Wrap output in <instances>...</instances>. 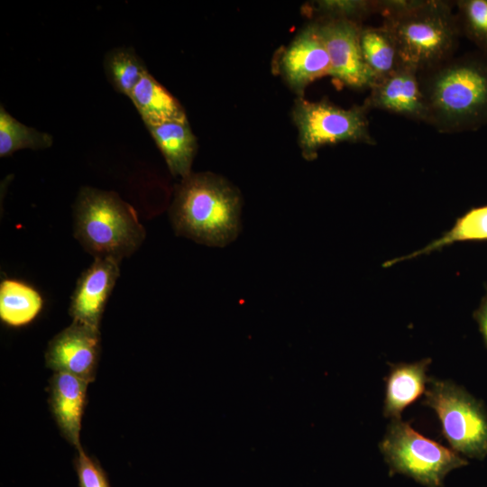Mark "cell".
<instances>
[{"mask_svg":"<svg viewBox=\"0 0 487 487\" xmlns=\"http://www.w3.org/2000/svg\"><path fill=\"white\" fill-rule=\"evenodd\" d=\"M279 71L299 96L313 81L330 75L331 62L315 23L306 26L280 53Z\"/></svg>","mask_w":487,"mask_h":487,"instance_id":"10","label":"cell"},{"mask_svg":"<svg viewBox=\"0 0 487 487\" xmlns=\"http://www.w3.org/2000/svg\"><path fill=\"white\" fill-rule=\"evenodd\" d=\"M379 448L391 473L408 476L425 487H442L450 472L468 464L465 457L421 435L401 418L391 420Z\"/></svg>","mask_w":487,"mask_h":487,"instance_id":"5","label":"cell"},{"mask_svg":"<svg viewBox=\"0 0 487 487\" xmlns=\"http://www.w3.org/2000/svg\"><path fill=\"white\" fill-rule=\"evenodd\" d=\"M173 176L185 179L191 172L197 139L188 120L146 126Z\"/></svg>","mask_w":487,"mask_h":487,"instance_id":"15","label":"cell"},{"mask_svg":"<svg viewBox=\"0 0 487 487\" xmlns=\"http://www.w3.org/2000/svg\"><path fill=\"white\" fill-rule=\"evenodd\" d=\"M396 37L404 64L418 72L452 58L461 33L450 2L408 0L383 23Z\"/></svg>","mask_w":487,"mask_h":487,"instance_id":"4","label":"cell"},{"mask_svg":"<svg viewBox=\"0 0 487 487\" xmlns=\"http://www.w3.org/2000/svg\"><path fill=\"white\" fill-rule=\"evenodd\" d=\"M425 123L440 133L476 130L487 124V53L451 58L418 72Z\"/></svg>","mask_w":487,"mask_h":487,"instance_id":"1","label":"cell"},{"mask_svg":"<svg viewBox=\"0 0 487 487\" xmlns=\"http://www.w3.org/2000/svg\"><path fill=\"white\" fill-rule=\"evenodd\" d=\"M101 348L99 329L72 321L48 344L46 366L87 382L95 380Z\"/></svg>","mask_w":487,"mask_h":487,"instance_id":"9","label":"cell"},{"mask_svg":"<svg viewBox=\"0 0 487 487\" xmlns=\"http://www.w3.org/2000/svg\"><path fill=\"white\" fill-rule=\"evenodd\" d=\"M88 382L67 372H54L49 382V404L63 437L77 449Z\"/></svg>","mask_w":487,"mask_h":487,"instance_id":"13","label":"cell"},{"mask_svg":"<svg viewBox=\"0 0 487 487\" xmlns=\"http://www.w3.org/2000/svg\"><path fill=\"white\" fill-rule=\"evenodd\" d=\"M363 105L425 123L426 108L418 71L403 64L389 76L375 81Z\"/></svg>","mask_w":487,"mask_h":487,"instance_id":"12","label":"cell"},{"mask_svg":"<svg viewBox=\"0 0 487 487\" xmlns=\"http://www.w3.org/2000/svg\"><path fill=\"white\" fill-rule=\"evenodd\" d=\"M359 40L363 59L374 82L404 64L396 37L384 23L378 27L362 26Z\"/></svg>","mask_w":487,"mask_h":487,"instance_id":"17","label":"cell"},{"mask_svg":"<svg viewBox=\"0 0 487 487\" xmlns=\"http://www.w3.org/2000/svg\"><path fill=\"white\" fill-rule=\"evenodd\" d=\"M75 458V469L80 487H110L106 473L99 463L86 455L82 447Z\"/></svg>","mask_w":487,"mask_h":487,"instance_id":"24","label":"cell"},{"mask_svg":"<svg viewBox=\"0 0 487 487\" xmlns=\"http://www.w3.org/2000/svg\"><path fill=\"white\" fill-rule=\"evenodd\" d=\"M314 11L320 19H345L361 24L362 20L379 14L378 0L317 1Z\"/></svg>","mask_w":487,"mask_h":487,"instance_id":"23","label":"cell"},{"mask_svg":"<svg viewBox=\"0 0 487 487\" xmlns=\"http://www.w3.org/2000/svg\"><path fill=\"white\" fill-rule=\"evenodd\" d=\"M74 236L94 259L121 261L145 239L136 211L116 193L82 188L73 207Z\"/></svg>","mask_w":487,"mask_h":487,"instance_id":"3","label":"cell"},{"mask_svg":"<svg viewBox=\"0 0 487 487\" xmlns=\"http://www.w3.org/2000/svg\"><path fill=\"white\" fill-rule=\"evenodd\" d=\"M129 98L146 126L188 120L180 103L149 71L133 89Z\"/></svg>","mask_w":487,"mask_h":487,"instance_id":"16","label":"cell"},{"mask_svg":"<svg viewBox=\"0 0 487 487\" xmlns=\"http://www.w3.org/2000/svg\"><path fill=\"white\" fill-rule=\"evenodd\" d=\"M461 32L487 53V0L455 2Z\"/></svg>","mask_w":487,"mask_h":487,"instance_id":"22","label":"cell"},{"mask_svg":"<svg viewBox=\"0 0 487 487\" xmlns=\"http://www.w3.org/2000/svg\"><path fill=\"white\" fill-rule=\"evenodd\" d=\"M104 70L114 89L128 97L148 72L142 59L133 49L128 47L109 51L104 59Z\"/></svg>","mask_w":487,"mask_h":487,"instance_id":"20","label":"cell"},{"mask_svg":"<svg viewBox=\"0 0 487 487\" xmlns=\"http://www.w3.org/2000/svg\"><path fill=\"white\" fill-rule=\"evenodd\" d=\"M474 318L478 323L480 332L487 346V294L474 312Z\"/></svg>","mask_w":487,"mask_h":487,"instance_id":"25","label":"cell"},{"mask_svg":"<svg viewBox=\"0 0 487 487\" xmlns=\"http://www.w3.org/2000/svg\"><path fill=\"white\" fill-rule=\"evenodd\" d=\"M43 299L32 286L18 280L5 279L0 283V318L14 327L23 326L41 313Z\"/></svg>","mask_w":487,"mask_h":487,"instance_id":"18","label":"cell"},{"mask_svg":"<svg viewBox=\"0 0 487 487\" xmlns=\"http://www.w3.org/2000/svg\"><path fill=\"white\" fill-rule=\"evenodd\" d=\"M423 405L436 414L450 448L464 457L487 456V410L482 401L452 381L429 377Z\"/></svg>","mask_w":487,"mask_h":487,"instance_id":"6","label":"cell"},{"mask_svg":"<svg viewBox=\"0 0 487 487\" xmlns=\"http://www.w3.org/2000/svg\"><path fill=\"white\" fill-rule=\"evenodd\" d=\"M330 58V77L354 89H369L374 78L363 59L360 47L362 24L345 19L315 22Z\"/></svg>","mask_w":487,"mask_h":487,"instance_id":"8","label":"cell"},{"mask_svg":"<svg viewBox=\"0 0 487 487\" xmlns=\"http://www.w3.org/2000/svg\"><path fill=\"white\" fill-rule=\"evenodd\" d=\"M51 134L27 126L3 106H0V157H7L22 149L41 150L52 145Z\"/></svg>","mask_w":487,"mask_h":487,"instance_id":"21","label":"cell"},{"mask_svg":"<svg viewBox=\"0 0 487 487\" xmlns=\"http://www.w3.org/2000/svg\"><path fill=\"white\" fill-rule=\"evenodd\" d=\"M120 262L96 258L78 277L69 313L75 322L99 329L106 302L120 276Z\"/></svg>","mask_w":487,"mask_h":487,"instance_id":"11","label":"cell"},{"mask_svg":"<svg viewBox=\"0 0 487 487\" xmlns=\"http://www.w3.org/2000/svg\"><path fill=\"white\" fill-rule=\"evenodd\" d=\"M432 360L424 358L413 363L391 364L385 379L383 416L400 419L402 412L425 394L429 377L427 370Z\"/></svg>","mask_w":487,"mask_h":487,"instance_id":"14","label":"cell"},{"mask_svg":"<svg viewBox=\"0 0 487 487\" xmlns=\"http://www.w3.org/2000/svg\"><path fill=\"white\" fill-rule=\"evenodd\" d=\"M239 190L212 172L191 173L176 187L170 207L175 234L211 247H225L241 230Z\"/></svg>","mask_w":487,"mask_h":487,"instance_id":"2","label":"cell"},{"mask_svg":"<svg viewBox=\"0 0 487 487\" xmlns=\"http://www.w3.org/2000/svg\"><path fill=\"white\" fill-rule=\"evenodd\" d=\"M481 240H487V206L472 208L459 217L455 225L441 237L408 255L388 261L383 266L388 267L405 260L427 254L457 242Z\"/></svg>","mask_w":487,"mask_h":487,"instance_id":"19","label":"cell"},{"mask_svg":"<svg viewBox=\"0 0 487 487\" xmlns=\"http://www.w3.org/2000/svg\"><path fill=\"white\" fill-rule=\"evenodd\" d=\"M368 111L363 104L345 109L326 99L312 102L299 96L292 119L302 156L312 161L322 146L338 142L375 144L369 130Z\"/></svg>","mask_w":487,"mask_h":487,"instance_id":"7","label":"cell"}]
</instances>
